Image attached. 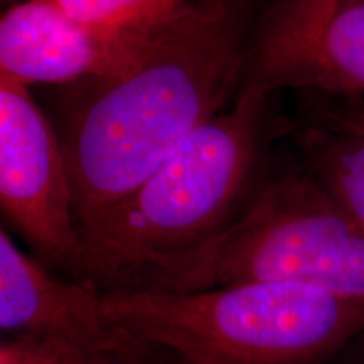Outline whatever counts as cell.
<instances>
[{
  "label": "cell",
  "mask_w": 364,
  "mask_h": 364,
  "mask_svg": "<svg viewBox=\"0 0 364 364\" xmlns=\"http://www.w3.org/2000/svg\"><path fill=\"white\" fill-rule=\"evenodd\" d=\"M252 29L243 0H188L118 70L59 86L54 127L80 235L226 110Z\"/></svg>",
  "instance_id": "cell-1"
},
{
  "label": "cell",
  "mask_w": 364,
  "mask_h": 364,
  "mask_svg": "<svg viewBox=\"0 0 364 364\" xmlns=\"http://www.w3.org/2000/svg\"><path fill=\"white\" fill-rule=\"evenodd\" d=\"M275 97L241 85L230 108L81 231L78 280L108 292L145 263L188 252L233 225L252 206L275 159L282 129Z\"/></svg>",
  "instance_id": "cell-2"
},
{
  "label": "cell",
  "mask_w": 364,
  "mask_h": 364,
  "mask_svg": "<svg viewBox=\"0 0 364 364\" xmlns=\"http://www.w3.org/2000/svg\"><path fill=\"white\" fill-rule=\"evenodd\" d=\"M273 159L255 201L230 228L130 272L108 292H199L279 282L364 302V228L292 152Z\"/></svg>",
  "instance_id": "cell-3"
},
{
  "label": "cell",
  "mask_w": 364,
  "mask_h": 364,
  "mask_svg": "<svg viewBox=\"0 0 364 364\" xmlns=\"http://www.w3.org/2000/svg\"><path fill=\"white\" fill-rule=\"evenodd\" d=\"M107 316L186 364H332L364 332V302L253 282L199 292H105Z\"/></svg>",
  "instance_id": "cell-4"
},
{
  "label": "cell",
  "mask_w": 364,
  "mask_h": 364,
  "mask_svg": "<svg viewBox=\"0 0 364 364\" xmlns=\"http://www.w3.org/2000/svg\"><path fill=\"white\" fill-rule=\"evenodd\" d=\"M0 208L34 257L78 280L81 235L56 127L29 86L0 73Z\"/></svg>",
  "instance_id": "cell-5"
},
{
  "label": "cell",
  "mask_w": 364,
  "mask_h": 364,
  "mask_svg": "<svg viewBox=\"0 0 364 364\" xmlns=\"http://www.w3.org/2000/svg\"><path fill=\"white\" fill-rule=\"evenodd\" d=\"M243 83L364 97V0H272L252 29Z\"/></svg>",
  "instance_id": "cell-6"
},
{
  "label": "cell",
  "mask_w": 364,
  "mask_h": 364,
  "mask_svg": "<svg viewBox=\"0 0 364 364\" xmlns=\"http://www.w3.org/2000/svg\"><path fill=\"white\" fill-rule=\"evenodd\" d=\"M0 331L2 338L46 341L95 359L145 361L166 351L112 321L95 287L22 252L6 226L0 230Z\"/></svg>",
  "instance_id": "cell-7"
},
{
  "label": "cell",
  "mask_w": 364,
  "mask_h": 364,
  "mask_svg": "<svg viewBox=\"0 0 364 364\" xmlns=\"http://www.w3.org/2000/svg\"><path fill=\"white\" fill-rule=\"evenodd\" d=\"M150 36L102 33L49 0H22L0 19V73L26 86H68L118 70Z\"/></svg>",
  "instance_id": "cell-8"
},
{
  "label": "cell",
  "mask_w": 364,
  "mask_h": 364,
  "mask_svg": "<svg viewBox=\"0 0 364 364\" xmlns=\"http://www.w3.org/2000/svg\"><path fill=\"white\" fill-rule=\"evenodd\" d=\"M282 139L364 228V132L341 120L316 95H297L294 113L282 118Z\"/></svg>",
  "instance_id": "cell-9"
},
{
  "label": "cell",
  "mask_w": 364,
  "mask_h": 364,
  "mask_svg": "<svg viewBox=\"0 0 364 364\" xmlns=\"http://www.w3.org/2000/svg\"><path fill=\"white\" fill-rule=\"evenodd\" d=\"M73 21L118 36H147L188 0H49Z\"/></svg>",
  "instance_id": "cell-10"
},
{
  "label": "cell",
  "mask_w": 364,
  "mask_h": 364,
  "mask_svg": "<svg viewBox=\"0 0 364 364\" xmlns=\"http://www.w3.org/2000/svg\"><path fill=\"white\" fill-rule=\"evenodd\" d=\"M174 354L145 361H118V359H95L83 356L65 346L26 338H2L0 343V364H166Z\"/></svg>",
  "instance_id": "cell-11"
},
{
  "label": "cell",
  "mask_w": 364,
  "mask_h": 364,
  "mask_svg": "<svg viewBox=\"0 0 364 364\" xmlns=\"http://www.w3.org/2000/svg\"><path fill=\"white\" fill-rule=\"evenodd\" d=\"M329 110L341 120L364 132V97L361 98H332L316 95Z\"/></svg>",
  "instance_id": "cell-12"
},
{
  "label": "cell",
  "mask_w": 364,
  "mask_h": 364,
  "mask_svg": "<svg viewBox=\"0 0 364 364\" xmlns=\"http://www.w3.org/2000/svg\"><path fill=\"white\" fill-rule=\"evenodd\" d=\"M339 359L348 364H364V332L341 353Z\"/></svg>",
  "instance_id": "cell-13"
},
{
  "label": "cell",
  "mask_w": 364,
  "mask_h": 364,
  "mask_svg": "<svg viewBox=\"0 0 364 364\" xmlns=\"http://www.w3.org/2000/svg\"><path fill=\"white\" fill-rule=\"evenodd\" d=\"M166 364H186V363H184V361H181L179 358H176V356H174V358H171L169 361H167Z\"/></svg>",
  "instance_id": "cell-14"
},
{
  "label": "cell",
  "mask_w": 364,
  "mask_h": 364,
  "mask_svg": "<svg viewBox=\"0 0 364 364\" xmlns=\"http://www.w3.org/2000/svg\"><path fill=\"white\" fill-rule=\"evenodd\" d=\"M22 0H4V4H9V7L14 6V4H19Z\"/></svg>",
  "instance_id": "cell-15"
}]
</instances>
